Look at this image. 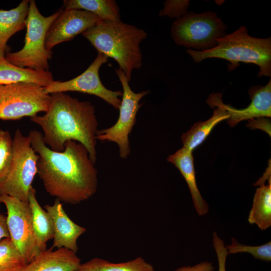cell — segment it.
Masks as SVG:
<instances>
[{
    "label": "cell",
    "mask_w": 271,
    "mask_h": 271,
    "mask_svg": "<svg viewBox=\"0 0 271 271\" xmlns=\"http://www.w3.org/2000/svg\"><path fill=\"white\" fill-rule=\"evenodd\" d=\"M39 155L37 174L46 192L64 203L76 205L96 192L97 171L87 149L74 141H67L61 152L52 150L43 134L33 129L28 136Z\"/></svg>",
    "instance_id": "cell-1"
},
{
    "label": "cell",
    "mask_w": 271,
    "mask_h": 271,
    "mask_svg": "<svg viewBox=\"0 0 271 271\" xmlns=\"http://www.w3.org/2000/svg\"><path fill=\"white\" fill-rule=\"evenodd\" d=\"M31 120L42 128L44 141L52 150L63 151L67 141H76L85 147L95 163L98 122L95 107L90 101H80L64 92L52 93L48 110Z\"/></svg>",
    "instance_id": "cell-2"
},
{
    "label": "cell",
    "mask_w": 271,
    "mask_h": 271,
    "mask_svg": "<svg viewBox=\"0 0 271 271\" xmlns=\"http://www.w3.org/2000/svg\"><path fill=\"white\" fill-rule=\"evenodd\" d=\"M82 34L98 53L117 63L129 82L133 70L141 67L140 44L148 35L145 30L121 21L100 20Z\"/></svg>",
    "instance_id": "cell-3"
},
{
    "label": "cell",
    "mask_w": 271,
    "mask_h": 271,
    "mask_svg": "<svg viewBox=\"0 0 271 271\" xmlns=\"http://www.w3.org/2000/svg\"><path fill=\"white\" fill-rule=\"evenodd\" d=\"M217 45L209 50L201 52L188 49L186 52L195 63L208 58H219L228 61L229 71L234 70L240 62L257 65V76H271V38L250 36L245 26H241L230 34L217 40Z\"/></svg>",
    "instance_id": "cell-4"
},
{
    "label": "cell",
    "mask_w": 271,
    "mask_h": 271,
    "mask_svg": "<svg viewBox=\"0 0 271 271\" xmlns=\"http://www.w3.org/2000/svg\"><path fill=\"white\" fill-rule=\"evenodd\" d=\"M60 12L61 10L45 17L40 13L35 1H30L24 47L18 51L7 53L5 56L6 60L21 68L49 71L48 62L52 58V52L45 47L46 36Z\"/></svg>",
    "instance_id": "cell-5"
},
{
    "label": "cell",
    "mask_w": 271,
    "mask_h": 271,
    "mask_svg": "<svg viewBox=\"0 0 271 271\" xmlns=\"http://www.w3.org/2000/svg\"><path fill=\"white\" fill-rule=\"evenodd\" d=\"M226 29L214 12H187L173 22L171 36L177 45L203 52L217 46V40L227 34Z\"/></svg>",
    "instance_id": "cell-6"
},
{
    "label": "cell",
    "mask_w": 271,
    "mask_h": 271,
    "mask_svg": "<svg viewBox=\"0 0 271 271\" xmlns=\"http://www.w3.org/2000/svg\"><path fill=\"white\" fill-rule=\"evenodd\" d=\"M13 156L6 176L0 181V195H7L28 201L32 183L37 174L39 155L33 148L28 136L16 129L12 141Z\"/></svg>",
    "instance_id": "cell-7"
},
{
    "label": "cell",
    "mask_w": 271,
    "mask_h": 271,
    "mask_svg": "<svg viewBox=\"0 0 271 271\" xmlns=\"http://www.w3.org/2000/svg\"><path fill=\"white\" fill-rule=\"evenodd\" d=\"M44 87L26 82L0 85V119L19 120L46 112L50 103V94Z\"/></svg>",
    "instance_id": "cell-8"
},
{
    "label": "cell",
    "mask_w": 271,
    "mask_h": 271,
    "mask_svg": "<svg viewBox=\"0 0 271 271\" xmlns=\"http://www.w3.org/2000/svg\"><path fill=\"white\" fill-rule=\"evenodd\" d=\"M115 72L123 89L119 117L112 126L98 130L96 139L117 144L119 157L125 159L130 153L128 136L136 122L137 113L141 106L140 101L148 94L150 91L134 92L130 88L129 81L123 71L118 68L115 69Z\"/></svg>",
    "instance_id": "cell-9"
},
{
    "label": "cell",
    "mask_w": 271,
    "mask_h": 271,
    "mask_svg": "<svg viewBox=\"0 0 271 271\" xmlns=\"http://www.w3.org/2000/svg\"><path fill=\"white\" fill-rule=\"evenodd\" d=\"M0 202L7 210V223L10 238L27 263L40 251L34 232L28 201L7 195H0Z\"/></svg>",
    "instance_id": "cell-10"
},
{
    "label": "cell",
    "mask_w": 271,
    "mask_h": 271,
    "mask_svg": "<svg viewBox=\"0 0 271 271\" xmlns=\"http://www.w3.org/2000/svg\"><path fill=\"white\" fill-rule=\"evenodd\" d=\"M108 57L98 53L96 57L88 67L81 74L66 81L54 80L44 91L47 94L76 91L96 96L119 109L121 103V91H112L106 88L99 77L101 66L108 61Z\"/></svg>",
    "instance_id": "cell-11"
},
{
    "label": "cell",
    "mask_w": 271,
    "mask_h": 271,
    "mask_svg": "<svg viewBox=\"0 0 271 271\" xmlns=\"http://www.w3.org/2000/svg\"><path fill=\"white\" fill-rule=\"evenodd\" d=\"M100 20L96 15L85 11L61 10L47 32L46 48L51 51L57 45L73 39Z\"/></svg>",
    "instance_id": "cell-12"
},
{
    "label": "cell",
    "mask_w": 271,
    "mask_h": 271,
    "mask_svg": "<svg viewBox=\"0 0 271 271\" xmlns=\"http://www.w3.org/2000/svg\"><path fill=\"white\" fill-rule=\"evenodd\" d=\"M251 100L249 105L241 109L223 103L222 93L211 94L206 100L207 104L214 103L223 107L228 113V124L233 127L239 122L259 117L271 116V79L265 86H251L248 90Z\"/></svg>",
    "instance_id": "cell-13"
},
{
    "label": "cell",
    "mask_w": 271,
    "mask_h": 271,
    "mask_svg": "<svg viewBox=\"0 0 271 271\" xmlns=\"http://www.w3.org/2000/svg\"><path fill=\"white\" fill-rule=\"evenodd\" d=\"M44 208L53 222L54 236L52 248H65L76 253L78 249L77 240L86 229L69 218L59 199H56L53 205H46Z\"/></svg>",
    "instance_id": "cell-14"
},
{
    "label": "cell",
    "mask_w": 271,
    "mask_h": 271,
    "mask_svg": "<svg viewBox=\"0 0 271 271\" xmlns=\"http://www.w3.org/2000/svg\"><path fill=\"white\" fill-rule=\"evenodd\" d=\"M40 251L20 271H76L81 264L76 253L65 248Z\"/></svg>",
    "instance_id": "cell-15"
},
{
    "label": "cell",
    "mask_w": 271,
    "mask_h": 271,
    "mask_svg": "<svg viewBox=\"0 0 271 271\" xmlns=\"http://www.w3.org/2000/svg\"><path fill=\"white\" fill-rule=\"evenodd\" d=\"M167 161L174 164L186 181L191 194L195 210L199 216L209 212V205L202 197L197 185L192 151L183 147L170 155Z\"/></svg>",
    "instance_id": "cell-16"
},
{
    "label": "cell",
    "mask_w": 271,
    "mask_h": 271,
    "mask_svg": "<svg viewBox=\"0 0 271 271\" xmlns=\"http://www.w3.org/2000/svg\"><path fill=\"white\" fill-rule=\"evenodd\" d=\"M54 81L51 72L27 68H21L0 55V85L20 82L31 83L45 87Z\"/></svg>",
    "instance_id": "cell-17"
},
{
    "label": "cell",
    "mask_w": 271,
    "mask_h": 271,
    "mask_svg": "<svg viewBox=\"0 0 271 271\" xmlns=\"http://www.w3.org/2000/svg\"><path fill=\"white\" fill-rule=\"evenodd\" d=\"M29 0H23L16 8L0 10V55L5 56L9 51L8 40L16 33L26 28Z\"/></svg>",
    "instance_id": "cell-18"
},
{
    "label": "cell",
    "mask_w": 271,
    "mask_h": 271,
    "mask_svg": "<svg viewBox=\"0 0 271 271\" xmlns=\"http://www.w3.org/2000/svg\"><path fill=\"white\" fill-rule=\"evenodd\" d=\"M28 202L37 247L40 251H43L47 249L49 240L53 238V222L49 214L39 203L36 197V190L33 187L29 192Z\"/></svg>",
    "instance_id": "cell-19"
},
{
    "label": "cell",
    "mask_w": 271,
    "mask_h": 271,
    "mask_svg": "<svg viewBox=\"0 0 271 271\" xmlns=\"http://www.w3.org/2000/svg\"><path fill=\"white\" fill-rule=\"evenodd\" d=\"M208 104L211 107H216L212 116L205 121L196 122L181 136L183 147L191 151L204 141L217 124L229 117L226 110L220 105L214 103Z\"/></svg>",
    "instance_id": "cell-20"
},
{
    "label": "cell",
    "mask_w": 271,
    "mask_h": 271,
    "mask_svg": "<svg viewBox=\"0 0 271 271\" xmlns=\"http://www.w3.org/2000/svg\"><path fill=\"white\" fill-rule=\"evenodd\" d=\"M259 186L253 197L248 221L264 230L271 226V179L267 184H262Z\"/></svg>",
    "instance_id": "cell-21"
},
{
    "label": "cell",
    "mask_w": 271,
    "mask_h": 271,
    "mask_svg": "<svg viewBox=\"0 0 271 271\" xmlns=\"http://www.w3.org/2000/svg\"><path fill=\"white\" fill-rule=\"evenodd\" d=\"M63 8L85 11L103 21H121L120 10L114 0H65Z\"/></svg>",
    "instance_id": "cell-22"
},
{
    "label": "cell",
    "mask_w": 271,
    "mask_h": 271,
    "mask_svg": "<svg viewBox=\"0 0 271 271\" xmlns=\"http://www.w3.org/2000/svg\"><path fill=\"white\" fill-rule=\"evenodd\" d=\"M76 271H154V268L142 256L120 263L95 257L81 263Z\"/></svg>",
    "instance_id": "cell-23"
},
{
    "label": "cell",
    "mask_w": 271,
    "mask_h": 271,
    "mask_svg": "<svg viewBox=\"0 0 271 271\" xmlns=\"http://www.w3.org/2000/svg\"><path fill=\"white\" fill-rule=\"evenodd\" d=\"M27 264L10 237L0 240V271H20Z\"/></svg>",
    "instance_id": "cell-24"
},
{
    "label": "cell",
    "mask_w": 271,
    "mask_h": 271,
    "mask_svg": "<svg viewBox=\"0 0 271 271\" xmlns=\"http://www.w3.org/2000/svg\"><path fill=\"white\" fill-rule=\"evenodd\" d=\"M231 243L225 245L228 254L248 253L255 258L269 262L271 260V241L261 245L251 246L239 243L235 238H231Z\"/></svg>",
    "instance_id": "cell-25"
},
{
    "label": "cell",
    "mask_w": 271,
    "mask_h": 271,
    "mask_svg": "<svg viewBox=\"0 0 271 271\" xmlns=\"http://www.w3.org/2000/svg\"><path fill=\"white\" fill-rule=\"evenodd\" d=\"M13 138L8 130H4L0 138V181L7 175L13 156Z\"/></svg>",
    "instance_id": "cell-26"
},
{
    "label": "cell",
    "mask_w": 271,
    "mask_h": 271,
    "mask_svg": "<svg viewBox=\"0 0 271 271\" xmlns=\"http://www.w3.org/2000/svg\"><path fill=\"white\" fill-rule=\"evenodd\" d=\"M163 4L164 8L159 12V17L167 16L177 19L188 12L190 2L188 0H167Z\"/></svg>",
    "instance_id": "cell-27"
},
{
    "label": "cell",
    "mask_w": 271,
    "mask_h": 271,
    "mask_svg": "<svg viewBox=\"0 0 271 271\" xmlns=\"http://www.w3.org/2000/svg\"><path fill=\"white\" fill-rule=\"evenodd\" d=\"M212 242L218 260V271H226V260L228 253L224 241L216 232L213 233Z\"/></svg>",
    "instance_id": "cell-28"
},
{
    "label": "cell",
    "mask_w": 271,
    "mask_h": 271,
    "mask_svg": "<svg viewBox=\"0 0 271 271\" xmlns=\"http://www.w3.org/2000/svg\"><path fill=\"white\" fill-rule=\"evenodd\" d=\"M246 126L250 129H261L270 136V120L268 117H259L249 119Z\"/></svg>",
    "instance_id": "cell-29"
},
{
    "label": "cell",
    "mask_w": 271,
    "mask_h": 271,
    "mask_svg": "<svg viewBox=\"0 0 271 271\" xmlns=\"http://www.w3.org/2000/svg\"><path fill=\"white\" fill-rule=\"evenodd\" d=\"M215 268L211 262L203 261L192 266H183L175 271H214Z\"/></svg>",
    "instance_id": "cell-30"
},
{
    "label": "cell",
    "mask_w": 271,
    "mask_h": 271,
    "mask_svg": "<svg viewBox=\"0 0 271 271\" xmlns=\"http://www.w3.org/2000/svg\"><path fill=\"white\" fill-rule=\"evenodd\" d=\"M0 202V204H1ZM10 237L7 223V216L1 213L0 211V240Z\"/></svg>",
    "instance_id": "cell-31"
},
{
    "label": "cell",
    "mask_w": 271,
    "mask_h": 271,
    "mask_svg": "<svg viewBox=\"0 0 271 271\" xmlns=\"http://www.w3.org/2000/svg\"><path fill=\"white\" fill-rule=\"evenodd\" d=\"M3 132H4V130L0 129V138H1V136L2 135V134H3Z\"/></svg>",
    "instance_id": "cell-32"
}]
</instances>
